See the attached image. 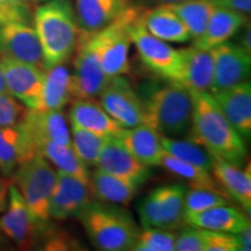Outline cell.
Segmentation results:
<instances>
[{
	"label": "cell",
	"mask_w": 251,
	"mask_h": 251,
	"mask_svg": "<svg viewBox=\"0 0 251 251\" xmlns=\"http://www.w3.org/2000/svg\"><path fill=\"white\" fill-rule=\"evenodd\" d=\"M187 226L213 231L236 234L250 227L249 216L228 205L216 206L206 211L184 215Z\"/></svg>",
	"instance_id": "24"
},
{
	"label": "cell",
	"mask_w": 251,
	"mask_h": 251,
	"mask_svg": "<svg viewBox=\"0 0 251 251\" xmlns=\"http://www.w3.org/2000/svg\"><path fill=\"white\" fill-rule=\"evenodd\" d=\"M216 7L229 9L243 15L250 14L251 0H212Z\"/></svg>",
	"instance_id": "41"
},
{
	"label": "cell",
	"mask_w": 251,
	"mask_h": 251,
	"mask_svg": "<svg viewBox=\"0 0 251 251\" xmlns=\"http://www.w3.org/2000/svg\"><path fill=\"white\" fill-rule=\"evenodd\" d=\"M151 4L157 5H168V4H176V2H181L186 1V0H148Z\"/></svg>",
	"instance_id": "47"
},
{
	"label": "cell",
	"mask_w": 251,
	"mask_h": 251,
	"mask_svg": "<svg viewBox=\"0 0 251 251\" xmlns=\"http://www.w3.org/2000/svg\"><path fill=\"white\" fill-rule=\"evenodd\" d=\"M25 108L11 94H0V127L17 125L26 114Z\"/></svg>",
	"instance_id": "37"
},
{
	"label": "cell",
	"mask_w": 251,
	"mask_h": 251,
	"mask_svg": "<svg viewBox=\"0 0 251 251\" xmlns=\"http://www.w3.org/2000/svg\"><path fill=\"white\" fill-rule=\"evenodd\" d=\"M246 28H244L243 33H242V36H241L240 39V45L242 48L246 50L247 52H249V54H251V40H250V35H251V30H250V25L246 24V26H244Z\"/></svg>",
	"instance_id": "44"
},
{
	"label": "cell",
	"mask_w": 251,
	"mask_h": 251,
	"mask_svg": "<svg viewBox=\"0 0 251 251\" xmlns=\"http://www.w3.org/2000/svg\"><path fill=\"white\" fill-rule=\"evenodd\" d=\"M143 23L149 33L165 42L185 43L192 40L183 20L166 5L147 8L143 15Z\"/></svg>",
	"instance_id": "27"
},
{
	"label": "cell",
	"mask_w": 251,
	"mask_h": 251,
	"mask_svg": "<svg viewBox=\"0 0 251 251\" xmlns=\"http://www.w3.org/2000/svg\"><path fill=\"white\" fill-rule=\"evenodd\" d=\"M13 243L5 236V234L2 233L1 229H0V251L5 250H13Z\"/></svg>",
	"instance_id": "45"
},
{
	"label": "cell",
	"mask_w": 251,
	"mask_h": 251,
	"mask_svg": "<svg viewBox=\"0 0 251 251\" xmlns=\"http://www.w3.org/2000/svg\"><path fill=\"white\" fill-rule=\"evenodd\" d=\"M120 140L128 151L143 165L148 168L161 165L165 153L162 135L150 126L141 125L125 129Z\"/></svg>",
	"instance_id": "23"
},
{
	"label": "cell",
	"mask_w": 251,
	"mask_h": 251,
	"mask_svg": "<svg viewBox=\"0 0 251 251\" xmlns=\"http://www.w3.org/2000/svg\"><path fill=\"white\" fill-rule=\"evenodd\" d=\"M97 168L106 174L143 185L150 177V168L137 161L119 137H107L100 153Z\"/></svg>",
	"instance_id": "16"
},
{
	"label": "cell",
	"mask_w": 251,
	"mask_h": 251,
	"mask_svg": "<svg viewBox=\"0 0 251 251\" xmlns=\"http://www.w3.org/2000/svg\"><path fill=\"white\" fill-rule=\"evenodd\" d=\"M213 177L219 186L237 201L250 214L251 208V174L250 163L246 171L230 163L213 157Z\"/></svg>",
	"instance_id": "25"
},
{
	"label": "cell",
	"mask_w": 251,
	"mask_h": 251,
	"mask_svg": "<svg viewBox=\"0 0 251 251\" xmlns=\"http://www.w3.org/2000/svg\"><path fill=\"white\" fill-rule=\"evenodd\" d=\"M143 102L147 126L166 137L187 136L193 114L191 91L170 83L153 90Z\"/></svg>",
	"instance_id": "5"
},
{
	"label": "cell",
	"mask_w": 251,
	"mask_h": 251,
	"mask_svg": "<svg viewBox=\"0 0 251 251\" xmlns=\"http://www.w3.org/2000/svg\"><path fill=\"white\" fill-rule=\"evenodd\" d=\"M177 234L159 228H144L140 231L133 250L135 251H174Z\"/></svg>",
	"instance_id": "36"
},
{
	"label": "cell",
	"mask_w": 251,
	"mask_h": 251,
	"mask_svg": "<svg viewBox=\"0 0 251 251\" xmlns=\"http://www.w3.org/2000/svg\"><path fill=\"white\" fill-rule=\"evenodd\" d=\"M69 115L72 126L90 130L101 136L120 139L126 129L117 121L113 120L102 106L93 98L74 100Z\"/></svg>",
	"instance_id": "21"
},
{
	"label": "cell",
	"mask_w": 251,
	"mask_h": 251,
	"mask_svg": "<svg viewBox=\"0 0 251 251\" xmlns=\"http://www.w3.org/2000/svg\"><path fill=\"white\" fill-rule=\"evenodd\" d=\"M90 185L94 199L115 205H128L140 188L139 185L106 174L99 169L90 175Z\"/></svg>",
	"instance_id": "29"
},
{
	"label": "cell",
	"mask_w": 251,
	"mask_h": 251,
	"mask_svg": "<svg viewBox=\"0 0 251 251\" xmlns=\"http://www.w3.org/2000/svg\"><path fill=\"white\" fill-rule=\"evenodd\" d=\"M162 144L165 152L183 159L185 162L200 166L207 171L212 170L213 156L199 144L190 140L174 139V137H166L163 135Z\"/></svg>",
	"instance_id": "33"
},
{
	"label": "cell",
	"mask_w": 251,
	"mask_h": 251,
	"mask_svg": "<svg viewBox=\"0 0 251 251\" xmlns=\"http://www.w3.org/2000/svg\"><path fill=\"white\" fill-rule=\"evenodd\" d=\"M41 249L43 250H77L79 249V243L70 234L62 230H55L50 226L46 231L41 242Z\"/></svg>",
	"instance_id": "39"
},
{
	"label": "cell",
	"mask_w": 251,
	"mask_h": 251,
	"mask_svg": "<svg viewBox=\"0 0 251 251\" xmlns=\"http://www.w3.org/2000/svg\"><path fill=\"white\" fill-rule=\"evenodd\" d=\"M31 1V0H30ZM33 1H40V2H45V1H47V0H33Z\"/></svg>",
	"instance_id": "49"
},
{
	"label": "cell",
	"mask_w": 251,
	"mask_h": 251,
	"mask_svg": "<svg viewBox=\"0 0 251 251\" xmlns=\"http://www.w3.org/2000/svg\"><path fill=\"white\" fill-rule=\"evenodd\" d=\"M21 1H25V0H0V7H1V6L15 4V2H21Z\"/></svg>",
	"instance_id": "48"
},
{
	"label": "cell",
	"mask_w": 251,
	"mask_h": 251,
	"mask_svg": "<svg viewBox=\"0 0 251 251\" xmlns=\"http://www.w3.org/2000/svg\"><path fill=\"white\" fill-rule=\"evenodd\" d=\"M56 171L43 156L34 155L12 176L31 214L41 225H50L49 203L56 181Z\"/></svg>",
	"instance_id": "6"
},
{
	"label": "cell",
	"mask_w": 251,
	"mask_h": 251,
	"mask_svg": "<svg viewBox=\"0 0 251 251\" xmlns=\"http://www.w3.org/2000/svg\"><path fill=\"white\" fill-rule=\"evenodd\" d=\"M143 6L130 5L113 23L100 30L101 34V67L108 78L122 76L130 71L129 50L131 39L129 24Z\"/></svg>",
	"instance_id": "11"
},
{
	"label": "cell",
	"mask_w": 251,
	"mask_h": 251,
	"mask_svg": "<svg viewBox=\"0 0 251 251\" xmlns=\"http://www.w3.org/2000/svg\"><path fill=\"white\" fill-rule=\"evenodd\" d=\"M237 240L238 251H249L251 249V228L243 229L240 233L235 234Z\"/></svg>",
	"instance_id": "42"
},
{
	"label": "cell",
	"mask_w": 251,
	"mask_h": 251,
	"mask_svg": "<svg viewBox=\"0 0 251 251\" xmlns=\"http://www.w3.org/2000/svg\"><path fill=\"white\" fill-rule=\"evenodd\" d=\"M180 65L172 84L191 92H211L214 77V63L211 50L188 47L179 50Z\"/></svg>",
	"instance_id": "17"
},
{
	"label": "cell",
	"mask_w": 251,
	"mask_h": 251,
	"mask_svg": "<svg viewBox=\"0 0 251 251\" xmlns=\"http://www.w3.org/2000/svg\"><path fill=\"white\" fill-rule=\"evenodd\" d=\"M161 165L164 166L166 170L170 171L172 175L177 176L180 179L186 181L191 188H206V190L224 192V190L219 186V184L216 183L214 177L209 174V171L198 165H194L192 163L185 162L183 159H179L170 155V153L165 152L163 155Z\"/></svg>",
	"instance_id": "31"
},
{
	"label": "cell",
	"mask_w": 251,
	"mask_h": 251,
	"mask_svg": "<svg viewBox=\"0 0 251 251\" xmlns=\"http://www.w3.org/2000/svg\"><path fill=\"white\" fill-rule=\"evenodd\" d=\"M230 198L224 192L206 190V188H191L186 191L184 200V215L206 211L212 207L229 205Z\"/></svg>",
	"instance_id": "35"
},
{
	"label": "cell",
	"mask_w": 251,
	"mask_h": 251,
	"mask_svg": "<svg viewBox=\"0 0 251 251\" xmlns=\"http://www.w3.org/2000/svg\"><path fill=\"white\" fill-rule=\"evenodd\" d=\"M34 26L42 48L45 70L72 57L80 35L70 0H47L34 11Z\"/></svg>",
	"instance_id": "2"
},
{
	"label": "cell",
	"mask_w": 251,
	"mask_h": 251,
	"mask_svg": "<svg viewBox=\"0 0 251 251\" xmlns=\"http://www.w3.org/2000/svg\"><path fill=\"white\" fill-rule=\"evenodd\" d=\"M9 183L5 179L4 176H0V213L4 212L7 205V196H8Z\"/></svg>",
	"instance_id": "43"
},
{
	"label": "cell",
	"mask_w": 251,
	"mask_h": 251,
	"mask_svg": "<svg viewBox=\"0 0 251 251\" xmlns=\"http://www.w3.org/2000/svg\"><path fill=\"white\" fill-rule=\"evenodd\" d=\"M187 27L192 39H197L205 31L215 5L212 0H186V1L168 4Z\"/></svg>",
	"instance_id": "32"
},
{
	"label": "cell",
	"mask_w": 251,
	"mask_h": 251,
	"mask_svg": "<svg viewBox=\"0 0 251 251\" xmlns=\"http://www.w3.org/2000/svg\"><path fill=\"white\" fill-rule=\"evenodd\" d=\"M77 218L92 246L101 251L133 250L141 231L129 213L111 202L93 200Z\"/></svg>",
	"instance_id": "3"
},
{
	"label": "cell",
	"mask_w": 251,
	"mask_h": 251,
	"mask_svg": "<svg viewBox=\"0 0 251 251\" xmlns=\"http://www.w3.org/2000/svg\"><path fill=\"white\" fill-rule=\"evenodd\" d=\"M93 200L94 197L90 183L57 171L49 203L50 219L67 220L72 216L77 218Z\"/></svg>",
	"instance_id": "13"
},
{
	"label": "cell",
	"mask_w": 251,
	"mask_h": 251,
	"mask_svg": "<svg viewBox=\"0 0 251 251\" xmlns=\"http://www.w3.org/2000/svg\"><path fill=\"white\" fill-rule=\"evenodd\" d=\"M0 94H9L7 85H6L4 72H2L1 64H0Z\"/></svg>",
	"instance_id": "46"
},
{
	"label": "cell",
	"mask_w": 251,
	"mask_h": 251,
	"mask_svg": "<svg viewBox=\"0 0 251 251\" xmlns=\"http://www.w3.org/2000/svg\"><path fill=\"white\" fill-rule=\"evenodd\" d=\"M50 226L36 221L17 186L9 184L7 205L5 213L0 216V229L5 236L20 249H35L41 246Z\"/></svg>",
	"instance_id": "10"
},
{
	"label": "cell",
	"mask_w": 251,
	"mask_h": 251,
	"mask_svg": "<svg viewBox=\"0 0 251 251\" xmlns=\"http://www.w3.org/2000/svg\"><path fill=\"white\" fill-rule=\"evenodd\" d=\"M36 153L43 156L49 163L56 166L57 171H62L74 177L90 183L89 168L80 161L79 157L70 146H62L52 142L36 144Z\"/></svg>",
	"instance_id": "30"
},
{
	"label": "cell",
	"mask_w": 251,
	"mask_h": 251,
	"mask_svg": "<svg viewBox=\"0 0 251 251\" xmlns=\"http://www.w3.org/2000/svg\"><path fill=\"white\" fill-rule=\"evenodd\" d=\"M131 5V0H75L78 25L84 33H97Z\"/></svg>",
	"instance_id": "22"
},
{
	"label": "cell",
	"mask_w": 251,
	"mask_h": 251,
	"mask_svg": "<svg viewBox=\"0 0 251 251\" xmlns=\"http://www.w3.org/2000/svg\"><path fill=\"white\" fill-rule=\"evenodd\" d=\"M107 137L83 128L72 126L71 147L81 162L89 166H97L100 153Z\"/></svg>",
	"instance_id": "34"
},
{
	"label": "cell",
	"mask_w": 251,
	"mask_h": 251,
	"mask_svg": "<svg viewBox=\"0 0 251 251\" xmlns=\"http://www.w3.org/2000/svg\"><path fill=\"white\" fill-rule=\"evenodd\" d=\"M214 77L211 92H216L246 81L250 76L251 57L240 45L225 42L211 49Z\"/></svg>",
	"instance_id": "15"
},
{
	"label": "cell",
	"mask_w": 251,
	"mask_h": 251,
	"mask_svg": "<svg viewBox=\"0 0 251 251\" xmlns=\"http://www.w3.org/2000/svg\"><path fill=\"white\" fill-rule=\"evenodd\" d=\"M220 111L244 140L251 136V85L242 81L236 85L211 93Z\"/></svg>",
	"instance_id": "19"
},
{
	"label": "cell",
	"mask_w": 251,
	"mask_h": 251,
	"mask_svg": "<svg viewBox=\"0 0 251 251\" xmlns=\"http://www.w3.org/2000/svg\"><path fill=\"white\" fill-rule=\"evenodd\" d=\"M187 187L184 184L159 186L147 194L137 206L143 228L177 229L184 222V200Z\"/></svg>",
	"instance_id": "9"
},
{
	"label": "cell",
	"mask_w": 251,
	"mask_h": 251,
	"mask_svg": "<svg viewBox=\"0 0 251 251\" xmlns=\"http://www.w3.org/2000/svg\"><path fill=\"white\" fill-rule=\"evenodd\" d=\"M0 64L9 94L28 109L39 108L46 70L6 57H0Z\"/></svg>",
	"instance_id": "14"
},
{
	"label": "cell",
	"mask_w": 251,
	"mask_h": 251,
	"mask_svg": "<svg viewBox=\"0 0 251 251\" xmlns=\"http://www.w3.org/2000/svg\"><path fill=\"white\" fill-rule=\"evenodd\" d=\"M206 230L191 227L184 229L176 237V250L178 251H205Z\"/></svg>",
	"instance_id": "38"
},
{
	"label": "cell",
	"mask_w": 251,
	"mask_h": 251,
	"mask_svg": "<svg viewBox=\"0 0 251 251\" xmlns=\"http://www.w3.org/2000/svg\"><path fill=\"white\" fill-rule=\"evenodd\" d=\"M206 230V229H205ZM238 250L235 234L224 231L206 230L205 251H236Z\"/></svg>",
	"instance_id": "40"
},
{
	"label": "cell",
	"mask_w": 251,
	"mask_h": 251,
	"mask_svg": "<svg viewBox=\"0 0 251 251\" xmlns=\"http://www.w3.org/2000/svg\"><path fill=\"white\" fill-rule=\"evenodd\" d=\"M0 57L25 62L45 70L29 0L0 7Z\"/></svg>",
	"instance_id": "4"
},
{
	"label": "cell",
	"mask_w": 251,
	"mask_h": 251,
	"mask_svg": "<svg viewBox=\"0 0 251 251\" xmlns=\"http://www.w3.org/2000/svg\"><path fill=\"white\" fill-rule=\"evenodd\" d=\"M246 24L247 15L215 6L205 31L193 40V46L199 49L211 50L230 40Z\"/></svg>",
	"instance_id": "26"
},
{
	"label": "cell",
	"mask_w": 251,
	"mask_h": 251,
	"mask_svg": "<svg viewBox=\"0 0 251 251\" xmlns=\"http://www.w3.org/2000/svg\"><path fill=\"white\" fill-rule=\"evenodd\" d=\"M23 124L30 135L34 144L52 142L62 146H70L71 135L68 121L62 111H37L28 109Z\"/></svg>",
	"instance_id": "20"
},
{
	"label": "cell",
	"mask_w": 251,
	"mask_h": 251,
	"mask_svg": "<svg viewBox=\"0 0 251 251\" xmlns=\"http://www.w3.org/2000/svg\"><path fill=\"white\" fill-rule=\"evenodd\" d=\"M36 155V148L23 121L0 127V172L12 178L19 166Z\"/></svg>",
	"instance_id": "18"
},
{
	"label": "cell",
	"mask_w": 251,
	"mask_h": 251,
	"mask_svg": "<svg viewBox=\"0 0 251 251\" xmlns=\"http://www.w3.org/2000/svg\"><path fill=\"white\" fill-rule=\"evenodd\" d=\"M72 101L71 75L64 64L47 69L37 111H62Z\"/></svg>",
	"instance_id": "28"
},
{
	"label": "cell",
	"mask_w": 251,
	"mask_h": 251,
	"mask_svg": "<svg viewBox=\"0 0 251 251\" xmlns=\"http://www.w3.org/2000/svg\"><path fill=\"white\" fill-rule=\"evenodd\" d=\"M146 9V7L141 9L129 24L128 30L131 42L136 47L141 61L149 70L174 83L179 71L180 52L169 46L165 41L149 33L143 23Z\"/></svg>",
	"instance_id": "8"
},
{
	"label": "cell",
	"mask_w": 251,
	"mask_h": 251,
	"mask_svg": "<svg viewBox=\"0 0 251 251\" xmlns=\"http://www.w3.org/2000/svg\"><path fill=\"white\" fill-rule=\"evenodd\" d=\"M99 97L102 108L121 127L134 128L146 125L143 98L125 77L109 78Z\"/></svg>",
	"instance_id": "12"
},
{
	"label": "cell",
	"mask_w": 251,
	"mask_h": 251,
	"mask_svg": "<svg viewBox=\"0 0 251 251\" xmlns=\"http://www.w3.org/2000/svg\"><path fill=\"white\" fill-rule=\"evenodd\" d=\"M101 34L84 33L74 52V74L71 75L72 101L99 96L109 78L101 67Z\"/></svg>",
	"instance_id": "7"
},
{
	"label": "cell",
	"mask_w": 251,
	"mask_h": 251,
	"mask_svg": "<svg viewBox=\"0 0 251 251\" xmlns=\"http://www.w3.org/2000/svg\"><path fill=\"white\" fill-rule=\"evenodd\" d=\"M193 114L187 140L199 144L215 158L242 168L247 159L246 140L230 125L209 92H191Z\"/></svg>",
	"instance_id": "1"
}]
</instances>
